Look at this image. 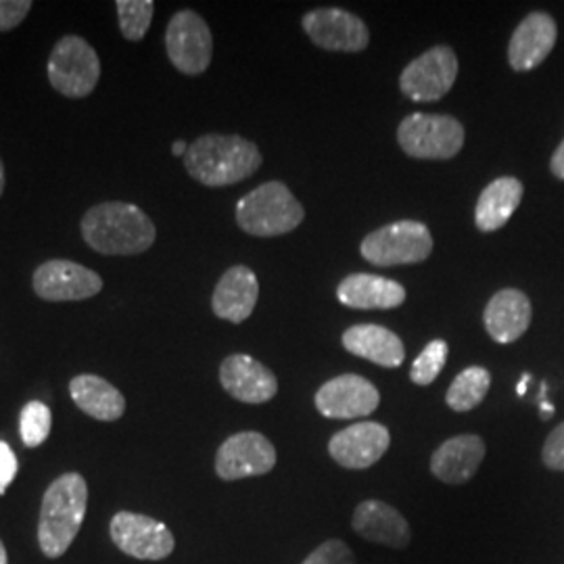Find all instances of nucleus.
<instances>
[{"instance_id":"1","label":"nucleus","mask_w":564,"mask_h":564,"mask_svg":"<svg viewBox=\"0 0 564 564\" xmlns=\"http://www.w3.org/2000/svg\"><path fill=\"white\" fill-rule=\"evenodd\" d=\"M80 228L84 241L102 256H139L158 237L155 224L132 203L95 205L82 218Z\"/></svg>"},{"instance_id":"2","label":"nucleus","mask_w":564,"mask_h":564,"mask_svg":"<svg viewBox=\"0 0 564 564\" xmlns=\"http://www.w3.org/2000/svg\"><path fill=\"white\" fill-rule=\"evenodd\" d=\"M186 172L205 186L218 188L249 178L262 165L260 149L237 134H205L188 144Z\"/></svg>"},{"instance_id":"3","label":"nucleus","mask_w":564,"mask_h":564,"mask_svg":"<svg viewBox=\"0 0 564 564\" xmlns=\"http://www.w3.org/2000/svg\"><path fill=\"white\" fill-rule=\"evenodd\" d=\"M88 487L78 473H65L48 485L42 500L39 544L48 558L63 556L86 517Z\"/></svg>"},{"instance_id":"4","label":"nucleus","mask_w":564,"mask_h":564,"mask_svg":"<svg viewBox=\"0 0 564 564\" xmlns=\"http://www.w3.org/2000/svg\"><path fill=\"white\" fill-rule=\"evenodd\" d=\"M305 218L302 203L282 182H265L237 203V223L253 237H281Z\"/></svg>"},{"instance_id":"5","label":"nucleus","mask_w":564,"mask_h":564,"mask_svg":"<svg viewBox=\"0 0 564 564\" xmlns=\"http://www.w3.org/2000/svg\"><path fill=\"white\" fill-rule=\"evenodd\" d=\"M51 86L67 99L88 97L101 78L97 51L80 36H63L46 63Z\"/></svg>"},{"instance_id":"6","label":"nucleus","mask_w":564,"mask_h":564,"mask_svg":"<svg viewBox=\"0 0 564 564\" xmlns=\"http://www.w3.org/2000/svg\"><path fill=\"white\" fill-rule=\"evenodd\" d=\"M398 142L416 160H452L464 147V126L452 116L412 113L400 123Z\"/></svg>"},{"instance_id":"7","label":"nucleus","mask_w":564,"mask_h":564,"mask_svg":"<svg viewBox=\"0 0 564 564\" xmlns=\"http://www.w3.org/2000/svg\"><path fill=\"white\" fill-rule=\"evenodd\" d=\"M360 251L366 262L383 268L421 263L433 251V237L424 224L402 220L370 232L364 239Z\"/></svg>"},{"instance_id":"8","label":"nucleus","mask_w":564,"mask_h":564,"mask_svg":"<svg viewBox=\"0 0 564 564\" xmlns=\"http://www.w3.org/2000/svg\"><path fill=\"white\" fill-rule=\"evenodd\" d=\"M165 51L182 74H203L214 57V36L207 21L197 11H178L165 30Z\"/></svg>"},{"instance_id":"9","label":"nucleus","mask_w":564,"mask_h":564,"mask_svg":"<svg viewBox=\"0 0 564 564\" xmlns=\"http://www.w3.org/2000/svg\"><path fill=\"white\" fill-rule=\"evenodd\" d=\"M458 76V59L449 46H435L412 61L400 76V88L408 99L431 102L444 99Z\"/></svg>"},{"instance_id":"10","label":"nucleus","mask_w":564,"mask_h":564,"mask_svg":"<svg viewBox=\"0 0 564 564\" xmlns=\"http://www.w3.org/2000/svg\"><path fill=\"white\" fill-rule=\"evenodd\" d=\"M276 466V449L270 440L256 433L242 431L228 437L216 454V473L224 481H239L249 477L268 475Z\"/></svg>"},{"instance_id":"11","label":"nucleus","mask_w":564,"mask_h":564,"mask_svg":"<svg viewBox=\"0 0 564 564\" xmlns=\"http://www.w3.org/2000/svg\"><path fill=\"white\" fill-rule=\"evenodd\" d=\"M111 540L123 554L139 561H163L174 552V535L165 524L137 512H118L111 521Z\"/></svg>"},{"instance_id":"12","label":"nucleus","mask_w":564,"mask_h":564,"mask_svg":"<svg viewBox=\"0 0 564 564\" xmlns=\"http://www.w3.org/2000/svg\"><path fill=\"white\" fill-rule=\"evenodd\" d=\"M32 284L44 302H82L102 291V279L95 270L69 260L42 263L34 272Z\"/></svg>"},{"instance_id":"13","label":"nucleus","mask_w":564,"mask_h":564,"mask_svg":"<svg viewBox=\"0 0 564 564\" xmlns=\"http://www.w3.org/2000/svg\"><path fill=\"white\" fill-rule=\"evenodd\" d=\"M381 403V393L368 379L341 375L330 379L316 393V408L326 419L354 421L370 416Z\"/></svg>"},{"instance_id":"14","label":"nucleus","mask_w":564,"mask_h":564,"mask_svg":"<svg viewBox=\"0 0 564 564\" xmlns=\"http://www.w3.org/2000/svg\"><path fill=\"white\" fill-rule=\"evenodd\" d=\"M303 30L310 36V41L324 51L358 53L370 42L366 23L345 9L310 11L303 18Z\"/></svg>"},{"instance_id":"15","label":"nucleus","mask_w":564,"mask_h":564,"mask_svg":"<svg viewBox=\"0 0 564 564\" xmlns=\"http://www.w3.org/2000/svg\"><path fill=\"white\" fill-rule=\"evenodd\" d=\"M391 445L389 429L383 424L356 423L333 435L328 454L335 463L349 470H364L379 463Z\"/></svg>"},{"instance_id":"16","label":"nucleus","mask_w":564,"mask_h":564,"mask_svg":"<svg viewBox=\"0 0 564 564\" xmlns=\"http://www.w3.org/2000/svg\"><path fill=\"white\" fill-rule=\"evenodd\" d=\"M220 383L228 395L242 403L270 402L279 393L274 372L245 354H232L224 360Z\"/></svg>"},{"instance_id":"17","label":"nucleus","mask_w":564,"mask_h":564,"mask_svg":"<svg viewBox=\"0 0 564 564\" xmlns=\"http://www.w3.org/2000/svg\"><path fill=\"white\" fill-rule=\"evenodd\" d=\"M260 297V284L253 270L247 265H232L224 272L212 295V310L218 318L241 324L253 314Z\"/></svg>"},{"instance_id":"18","label":"nucleus","mask_w":564,"mask_h":564,"mask_svg":"<svg viewBox=\"0 0 564 564\" xmlns=\"http://www.w3.org/2000/svg\"><path fill=\"white\" fill-rule=\"evenodd\" d=\"M354 531L370 544L405 547L412 540L410 524L402 512L381 500H364L351 517Z\"/></svg>"},{"instance_id":"19","label":"nucleus","mask_w":564,"mask_h":564,"mask_svg":"<svg viewBox=\"0 0 564 564\" xmlns=\"http://www.w3.org/2000/svg\"><path fill=\"white\" fill-rule=\"evenodd\" d=\"M556 23L547 13H531L521 25L514 30L510 46H508V61L514 72H529L544 63L545 57L552 53L556 44Z\"/></svg>"},{"instance_id":"20","label":"nucleus","mask_w":564,"mask_h":564,"mask_svg":"<svg viewBox=\"0 0 564 564\" xmlns=\"http://www.w3.org/2000/svg\"><path fill=\"white\" fill-rule=\"evenodd\" d=\"M485 458V442L479 435H456L433 452L431 473L447 485L468 484Z\"/></svg>"},{"instance_id":"21","label":"nucleus","mask_w":564,"mask_h":564,"mask_svg":"<svg viewBox=\"0 0 564 564\" xmlns=\"http://www.w3.org/2000/svg\"><path fill=\"white\" fill-rule=\"evenodd\" d=\"M531 302L517 289L498 291L485 307L484 323L489 337L496 343L521 339L531 324Z\"/></svg>"},{"instance_id":"22","label":"nucleus","mask_w":564,"mask_h":564,"mask_svg":"<svg viewBox=\"0 0 564 564\" xmlns=\"http://www.w3.org/2000/svg\"><path fill=\"white\" fill-rule=\"evenodd\" d=\"M341 341L349 354L384 368H398L405 358L402 339L379 324L351 326L343 333Z\"/></svg>"},{"instance_id":"23","label":"nucleus","mask_w":564,"mask_h":564,"mask_svg":"<svg viewBox=\"0 0 564 564\" xmlns=\"http://www.w3.org/2000/svg\"><path fill=\"white\" fill-rule=\"evenodd\" d=\"M337 297L354 310H393L405 302V289L379 274H351L337 286Z\"/></svg>"},{"instance_id":"24","label":"nucleus","mask_w":564,"mask_h":564,"mask_svg":"<svg viewBox=\"0 0 564 564\" xmlns=\"http://www.w3.org/2000/svg\"><path fill=\"white\" fill-rule=\"evenodd\" d=\"M69 395L84 414L102 423H113L126 412V400L120 391L97 375H80L72 379Z\"/></svg>"},{"instance_id":"25","label":"nucleus","mask_w":564,"mask_h":564,"mask_svg":"<svg viewBox=\"0 0 564 564\" xmlns=\"http://www.w3.org/2000/svg\"><path fill=\"white\" fill-rule=\"evenodd\" d=\"M523 202V184L517 178H498L491 182L475 209V224L481 232H494L498 228H502L512 214L517 212V207Z\"/></svg>"},{"instance_id":"26","label":"nucleus","mask_w":564,"mask_h":564,"mask_svg":"<svg viewBox=\"0 0 564 564\" xmlns=\"http://www.w3.org/2000/svg\"><path fill=\"white\" fill-rule=\"evenodd\" d=\"M491 384V375L484 366H470L449 384L445 402L454 412H470L484 402Z\"/></svg>"},{"instance_id":"27","label":"nucleus","mask_w":564,"mask_h":564,"mask_svg":"<svg viewBox=\"0 0 564 564\" xmlns=\"http://www.w3.org/2000/svg\"><path fill=\"white\" fill-rule=\"evenodd\" d=\"M116 9H118L123 39L130 42H141L151 28L155 2H151V0H118Z\"/></svg>"},{"instance_id":"28","label":"nucleus","mask_w":564,"mask_h":564,"mask_svg":"<svg viewBox=\"0 0 564 564\" xmlns=\"http://www.w3.org/2000/svg\"><path fill=\"white\" fill-rule=\"evenodd\" d=\"M51 424H53V416L46 403H25L20 416L21 442L28 447H39L48 440Z\"/></svg>"},{"instance_id":"29","label":"nucleus","mask_w":564,"mask_h":564,"mask_svg":"<svg viewBox=\"0 0 564 564\" xmlns=\"http://www.w3.org/2000/svg\"><path fill=\"white\" fill-rule=\"evenodd\" d=\"M447 354H449V347L442 339L429 343L421 351V356L412 364V370H410L412 383L421 384V387L433 383L444 370Z\"/></svg>"},{"instance_id":"30","label":"nucleus","mask_w":564,"mask_h":564,"mask_svg":"<svg viewBox=\"0 0 564 564\" xmlns=\"http://www.w3.org/2000/svg\"><path fill=\"white\" fill-rule=\"evenodd\" d=\"M302 564H356V558L345 542L328 540L318 545Z\"/></svg>"},{"instance_id":"31","label":"nucleus","mask_w":564,"mask_h":564,"mask_svg":"<svg viewBox=\"0 0 564 564\" xmlns=\"http://www.w3.org/2000/svg\"><path fill=\"white\" fill-rule=\"evenodd\" d=\"M30 0H0V32H11L28 18Z\"/></svg>"},{"instance_id":"32","label":"nucleus","mask_w":564,"mask_h":564,"mask_svg":"<svg viewBox=\"0 0 564 564\" xmlns=\"http://www.w3.org/2000/svg\"><path fill=\"white\" fill-rule=\"evenodd\" d=\"M542 458L547 468L564 473V423L558 424L545 440Z\"/></svg>"},{"instance_id":"33","label":"nucleus","mask_w":564,"mask_h":564,"mask_svg":"<svg viewBox=\"0 0 564 564\" xmlns=\"http://www.w3.org/2000/svg\"><path fill=\"white\" fill-rule=\"evenodd\" d=\"M18 456L13 454V449L9 447V444L0 442V496H4L7 487L13 484L15 475H18Z\"/></svg>"},{"instance_id":"34","label":"nucleus","mask_w":564,"mask_h":564,"mask_svg":"<svg viewBox=\"0 0 564 564\" xmlns=\"http://www.w3.org/2000/svg\"><path fill=\"white\" fill-rule=\"evenodd\" d=\"M554 176H558L561 181H564V141L561 142V147L554 151L552 155V163H550Z\"/></svg>"},{"instance_id":"35","label":"nucleus","mask_w":564,"mask_h":564,"mask_svg":"<svg viewBox=\"0 0 564 564\" xmlns=\"http://www.w3.org/2000/svg\"><path fill=\"white\" fill-rule=\"evenodd\" d=\"M186 151H188V144L184 141H176L172 144V153H174L176 158H184Z\"/></svg>"},{"instance_id":"36","label":"nucleus","mask_w":564,"mask_h":564,"mask_svg":"<svg viewBox=\"0 0 564 564\" xmlns=\"http://www.w3.org/2000/svg\"><path fill=\"white\" fill-rule=\"evenodd\" d=\"M540 408H542V419L547 421L550 416H552V412H554V408H552V403L545 402V400H540Z\"/></svg>"},{"instance_id":"37","label":"nucleus","mask_w":564,"mask_h":564,"mask_svg":"<svg viewBox=\"0 0 564 564\" xmlns=\"http://www.w3.org/2000/svg\"><path fill=\"white\" fill-rule=\"evenodd\" d=\"M529 381H531V377H529V375H524L523 381L519 383V389H517V391H519V395H524V393H527V383H529Z\"/></svg>"},{"instance_id":"38","label":"nucleus","mask_w":564,"mask_h":564,"mask_svg":"<svg viewBox=\"0 0 564 564\" xmlns=\"http://www.w3.org/2000/svg\"><path fill=\"white\" fill-rule=\"evenodd\" d=\"M2 193H4V165L0 160V197H2Z\"/></svg>"},{"instance_id":"39","label":"nucleus","mask_w":564,"mask_h":564,"mask_svg":"<svg viewBox=\"0 0 564 564\" xmlns=\"http://www.w3.org/2000/svg\"><path fill=\"white\" fill-rule=\"evenodd\" d=\"M0 564H9V561H7V550H4L2 542H0Z\"/></svg>"}]
</instances>
